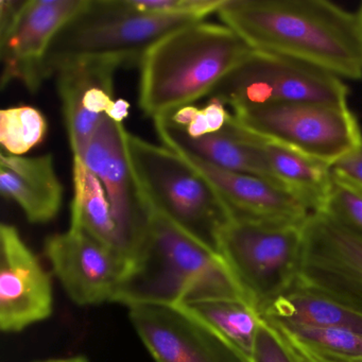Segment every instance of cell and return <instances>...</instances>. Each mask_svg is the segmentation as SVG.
<instances>
[{"instance_id":"obj_23","label":"cell","mask_w":362,"mask_h":362,"mask_svg":"<svg viewBox=\"0 0 362 362\" xmlns=\"http://www.w3.org/2000/svg\"><path fill=\"white\" fill-rule=\"evenodd\" d=\"M48 124L37 107L22 105L0 112V143L6 154L24 156L45 139Z\"/></svg>"},{"instance_id":"obj_18","label":"cell","mask_w":362,"mask_h":362,"mask_svg":"<svg viewBox=\"0 0 362 362\" xmlns=\"http://www.w3.org/2000/svg\"><path fill=\"white\" fill-rule=\"evenodd\" d=\"M260 139L274 181L306 203L313 213L323 211L332 188V166L283 144Z\"/></svg>"},{"instance_id":"obj_6","label":"cell","mask_w":362,"mask_h":362,"mask_svg":"<svg viewBox=\"0 0 362 362\" xmlns=\"http://www.w3.org/2000/svg\"><path fill=\"white\" fill-rule=\"evenodd\" d=\"M304 226L232 218L220 233L218 253L260 315L298 283Z\"/></svg>"},{"instance_id":"obj_19","label":"cell","mask_w":362,"mask_h":362,"mask_svg":"<svg viewBox=\"0 0 362 362\" xmlns=\"http://www.w3.org/2000/svg\"><path fill=\"white\" fill-rule=\"evenodd\" d=\"M262 317L288 325L340 328L362 334L361 310L298 283Z\"/></svg>"},{"instance_id":"obj_11","label":"cell","mask_w":362,"mask_h":362,"mask_svg":"<svg viewBox=\"0 0 362 362\" xmlns=\"http://www.w3.org/2000/svg\"><path fill=\"white\" fill-rule=\"evenodd\" d=\"M298 284L362 311V235L313 213L304 226Z\"/></svg>"},{"instance_id":"obj_14","label":"cell","mask_w":362,"mask_h":362,"mask_svg":"<svg viewBox=\"0 0 362 362\" xmlns=\"http://www.w3.org/2000/svg\"><path fill=\"white\" fill-rule=\"evenodd\" d=\"M54 310L49 274L16 226H0V328L20 332Z\"/></svg>"},{"instance_id":"obj_26","label":"cell","mask_w":362,"mask_h":362,"mask_svg":"<svg viewBox=\"0 0 362 362\" xmlns=\"http://www.w3.org/2000/svg\"><path fill=\"white\" fill-rule=\"evenodd\" d=\"M224 0H126L133 11L144 14H192L201 18L217 13Z\"/></svg>"},{"instance_id":"obj_21","label":"cell","mask_w":362,"mask_h":362,"mask_svg":"<svg viewBox=\"0 0 362 362\" xmlns=\"http://www.w3.org/2000/svg\"><path fill=\"white\" fill-rule=\"evenodd\" d=\"M73 183L71 228L86 233L122 256L117 228L103 183L78 158H74Z\"/></svg>"},{"instance_id":"obj_9","label":"cell","mask_w":362,"mask_h":362,"mask_svg":"<svg viewBox=\"0 0 362 362\" xmlns=\"http://www.w3.org/2000/svg\"><path fill=\"white\" fill-rule=\"evenodd\" d=\"M86 4L88 0H1V88L20 81L35 94L45 81L44 62L52 44Z\"/></svg>"},{"instance_id":"obj_20","label":"cell","mask_w":362,"mask_h":362,"mask_svg":"<svg viewBox=\"0 0 362 362\" xmlns=\"http://www.w3.org/2000/svg\"><path fill=\"white\" fill-rule=\"evenodd\" d=\"M180 308L202 322L250 361L262 317L243 298H205L189 300Z\"/></svg>"},{"instance_id":"obj_4","label":"cell","mask_w":362,"mask_h":362,"mask_svg":"<svg viewBox=\"0 0 362 362\" xmlns=\"http://www.w3.org/2000/svg\"><path fill=\"white\" fill-rule=\"evenodd\" d=\"M126 141L133 173L150 207L218 253L220 233L232 214L215 188L169 148L128 131Z\"/></svg>"},{"instance_id":"obj_17","label":"cell","mask_w":362,"mask_h":362,"mask_svg":"<svg viewBox=\"0 0 362 362\" xmlns=\"http://www.w3.org/2000/svg\"><path fill=\"white\" fill-rule=\"evenodd\" d=\"M0 189L13 201L29 222L45 224L60 213L64 188L57 175L54 156H0Z\"/></svg>"},{"instance_id":"obj_16","label":"cell","mask_w":362,"mask_h":362,"mask_svg":"<svg viewBox=\"0 0 362 362\" xmlns=\"http://www.w3.org/2000/svg\"><path fill=\"white\" fill-rule=\"evenodd\" d=\"M173 151L209 182L230 209L232 218L270 223L305 224L313 214L306 203L274 182L224 170L187 152Z\"/></svg>"},{"instance_id":"obj_29","label":"cell","mask_w":362,"mask_h":362,"mask_svg":"<svg viewBox=\"0 0 362 362\" xmlns=\"http://www.w3.org/2000/svg\"><path fill=\"white\" fill-rule=\"evenodd\" d=\"M33 362H90V360L84 356H74V357L52 358V359L37 360Z\"/></svg>"},{"instance_id":"obj_15","label":"cell","mask_w":362,"mask_h":362,"mask_svg":"<svg viewBox=\"0 0 362 362\" xmlns=\"http://www.w3.org/2000/svg\"><path fill=\"white\" fill-rule=\"evenodd\" d=\"M124 65L116 58L79 59L56 74L73 158L82 156L101 120L111 116L116 105L114 78Z\"/></svg>"},{"instance_id":"obj_22","label":"cell","mask_w":362,"mask_h":362,"mask_svg":"<svg viewBox=\"0 0 362 362\" xmlns=\"http://www.w3.org/2000/svg\"><path fill=\"white\" fill-rule=\"evenodd\" d=\"M264 321L279 332L294 351L311 361L334 362L362 358V334L340 328L288 325Z\"/></svg>"},{"instance_id":"obj_5","label":"cell","mask_w":362,"mask_h":362,"mask_svg":"<svg viewBox=\"0 0 362 362\" xmlns=\"http://www.w3.org/2000/svg\"><path fill=\"white\" fill-rule=\"evenodd\" d=\"M204 20L192 14L139 13L127 6L126 0H88L52 44L44 62V79L79 59L116 58L126 65H139L158 40Z\"/></svg>"},{"instance_id":"obj_12","label":"cell","mask_w":362,"mask_h":362,"mask_svg":"<svg viewBox=\"0 0 362 362\" xmlns=\"http://www.w3.org/2000/svg\"><path fill=\"white\" fill-rule=\"evenodd\" d=\"M44 247L67 296L80 306L113 303L131 267L122 256L76 228L52 235Z\"/></svg>"},{"instance_id":"obj_1","label":"cell","mask_w":362,"mask_h":362,"mask_svg":"<svg viewBox=\"0 0 362 362\" xmlns=\"http://www.w3.org/2000/svg\"><path fill=\"white\" fill-rule=\"evenodd\" d=\"M254 52L285 57L340 79L362 78L356 13L324 0H224L217 12Z\"/></svg>"},{"instance_id":"obj_32","label":"cell","mask_w":362,"mask_h":362,"mask_svg":"<svg viewBox=\"0 0 362 362\" xmlns=\"http://www.w3.org/2000/svg\"><path fill=\"white\" fill-rule=\"evenodd\" d=\"M310 361H311V360H310ZM334 362H362V358H355V359L342 360V361H334Z\"/></svg>"},{"instance_id":"obj_28","label":"cell","mask_w":362,"mask_h":362,"mask_svg":"<svg viewBox=\"0 0 362 362\" xmlns=\"http://www.w3.org/2000/svg\"><path fill=\"white\" fill-rule=\"evenodd\" d=\"M332 173L362 186V141L355 151L332 165Z\"/></svg>"},{"instance_id":"obj_7","label":"cell","mask_w":362,"mask_h":362,"mask_svg":"<svg viewBox=\"0 0 362 362\" xmlns=\"http://www.w3.org/2000/svg\"><path fill=\"white\" fill-rule=\"evenodd\" d=\"M233 118L250 132L293 148L332 166L362 141L357 118L347 105L290 103L233 110Z\"/></svg>"},{"instance_id":"obj_8","label":"cell","mask_w":362,"mask_h":362,"mask_svg":"<svg viewBox=\"0 0 362 362\" xmlns=\"http://www.w3.org/2000/svg\"><path fill=\"white\" fill-rule=\"evenodd\" d=\"M342 79L313 65L254 52L214 90L232 110L250 105L321 103L347 105Z\"/></svg>"},{"instance_id":"obj_27","label":"cell","mask_w":362,"mask_h":362,"mask_svg":"<svg viewBox=\"0 0 362 362\" xmlns=\"http://www.w3.org/2000/svg\"><path fill=\"white\" fill-rule=\"evenodd\" d=\"M249 362H298L283 337L262 319Z\"/></svg>"},{"instance_id":"obj_3","label":"cell","mask_w":362,"mask_h":362,"mask_svg":"<svg viewBox=\"0 0 362 362\" xmlns=\"http://www.w3.org/2000/svg\"><path fill=\"white\" fill-rule=\"evenodd\" d=\"M220 298L247 300L223 258L151 209L147 240L113 303L179 306Z\"/></svg>"},{"instance_id":"obj_24","label":"cell","mask_w":362,"mask_h":362,"mask_svg":"<svg viewBox=\"0 0 362 362\" xmlns=\"http://www.w3.org/2000/svg\"><path fill=\"white\" fill-rule=\"evenodd\" d=\"M189 139H200L219 132L230 117L226 105L220 99L211 97L202 109L188 105L165 116Z\"/></svg>"},{"instance_id":"obj_10","label":"cell","mask_w":362,"mask_h":362,"mask_svg":"<svg viewBox=\"0 0 362 362\" xmlns=\"http://www.w3.org/2000/svg\"><path fill=\"white\" fill-rule=\"evenodd\" d=\"M126 135L122 122L105 116L78 160L103 183L117 228L120 252L132 264L147 240L151 209L133 173Z\"/></svg>"},{"instance_id":"obj_31","label":"cell","mask_w":362,"mask_h":362,"mask_svg":"<svg viewBox=\"0 0 362 362\" xmlns=\"http://www.w3.org/2000/svg\"><path fill=\"white\" fill-rule=\"evenodd\" d=\"M290 349H291V347H290ZM292 351H293L294 355H296V359H298V362H313L310 361V360L307 359V358H305L304 356L300 355V354L296 353V351H294L293 349H292Z\"/></svg>"},{"instance_id":"obj_30","label":"cell","mask_w":362,"mask_h":362,"mask_svg":"<svg viewBox=\"0 0 362 362\" xmlns=\"http://www.w3.org/2000/svg\"><path fill=\"white\" fill-rule=\"evenodd\" d=\"M356 18H357L358 35H359L360 49H361L362 57V4L360 5L358 11L356 12Z\"/></svg>"},{"instance_id":"obj_2","label":"cell","mask_w":362,"mask_h":362,"mask_svg":"<svg viewBox=\"0 0 362 362\" xmlns=\"http://www.w3.org/2000/svg\"><path fill=\"white\" fill-rule=\"evenodd\" d=\"M253 52L226 25L198 22L158 40L139 62V105L152 119L192 105Z\"/></svg>"},{"instance_id":"obj_13","label":"cell","mask_w":362,"mask_h":362,"mask_svg":"<svg viewBox=\"0 0 362 362\" xmlns=\"http://www.w3.org/2000/svg\"><path fill=\"white\" fill-rule=\"evenodd\" d=\"M129 317L156 362H247L180 307L135 305L129 307Z\"/></svg>"},{"instance_id":"obj_25","label":"cell","mask_w":362,"mask_h":362,"mask_svg":"<svg viewBox=\"0 0 362 362\" xmlns=\"http://www.w3.org/2000/svg\"><path fill=\"white\" fill-rule=\"evenodd\" d=\"M322 211L362 235V186L332 173V188Z\"/></svg>"}]
</instances>
